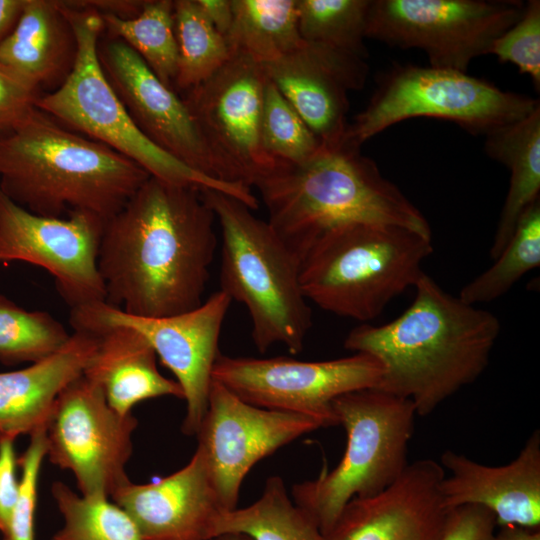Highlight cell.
<instances>
[{"mask_svg":"<svg viewBox=\"0 0 540 540\" xmlns=\"http://www.w3.org/2000/svg\"><path fill=\"white\" fill-rule=\"evenodd\" d=\"M494 540H540V528L517 525L500 526Z\"/></svg>","mask_w":540,"mask_h":540,"instance_id":"42","label":"cell"},{"mask_svg":"<svg viewBox=\"0 0 540 540\" xmlns=\"http://www.w3.org/2000/svg\"><path fill=\"white\" fill-rule=\"evenodd\" d=\"M494 263L461 289L459 298L477 305L506 294L526 273L540 265V200L519 219Z\"/></svg>","mask_w":540,"mask_h":540,"instance_id":"30","label":"cell"},{"mask_svg":"<svg viewBox=\"0 0 540 540\" xmlns=\"http://www.w3.org/2000/svg\"><path fill=\"white\" fill-rule=\"evenodd\" d=\"M41 95L37 88L0 63V135L33 110Z\"/></svg>","mask_w":540,"mask_h":540,"instance_id":"37","label":"cell"},{"mask_svg":"<svg viewBox=\"0 0 540 540\" xmlns=\"http://www.w3.org/2000/svg\"><path fill=\"white\" fill-rule=\"evenodd\" d=\"M414 289L401 315L383 325L353 328L344 347L378 359L383 375L376 388L409 399L417 415L427 416L484 372L500 322L424 272Z\"/></svg>","mask_w":540,"mask_h":540,"instance_id":"2","label":"cell"},{"mask_svg":"<svg viewBox=\"0 0 540 540\" xmlns=\"http://www.w3.org/2000/svg\"><path fill=\"white\" fill-rule=\"evenodd\" d=\"M200 189L150 176L105 223L97 256L105 303L149 318L201 305L218 241Z\"/></svg>","mask_w":540,"mask_h":540,"instance_id":"1","label":"cell"},{"mask_svg":"<svg viewBox=\"0 0 540 540\" xmlns=\"http://www.w3.org/2000/svg\"><path fill=\"white\" fill-rule=\"evenodd\" d=\"M72 26L77 53L73 68L54 91L42 94L36 107L79 134L105 144L161 180L214 189L250 209L258 200L250 187L212 179L180 162L147 138L136 126L105 76L98 58L104 32L102 16L94 9L62 1Z\"/></svg>","mask_w":540,"mask_h":540,"instance_id":"7","label":"cell"},{"mask_svg":"<svg viewBox=\"0 0 540 540\" xmlns=\"http://www.w3.org/2000/svg\"><path fill=\"white\" fill-rule=\"evenodd\" d=\"M523 7L518 0H371L366 38L420 49L431 67L467 72Z\"/></svg>","mask_w":540,"mask_h":540,"instance_id":"10","label":"cell"},{"mask_svg":"<svg viewBox=\"0 0 540 540\" xmlns=\"http://www.w3.org/2000/svg\"><path fill=\"white\" fill-rule=\"evenodd\" d=\"M97 335L76 330L56 353L28 367L0 372V440L45 430L61 391L83 374Z\"/></svg>","mask_w":540,"mask_h":540,"instance_id":"22","label":"cell"},{"mask_svg":"<svg viewBox=\"0 0 540 540\" xmlns=\"http://www.w3.org/2000/svg\"><path fill=\"white\" fill-rule=\"evenodd\" d=\"M51 493L63 518L51 540H143L131 517L109 498L77 494L61 481Z\"/></svg>","mask_w":540,"mask_h":540,"instance_id":"31","label":"cell"},{"mask_svg":"<svg viewBox=\"0 0 540 540\" xmlns=\"http://www.w3.org/2000/svg\"><path fill=\"white\" fill-rule=\"evenodd\" d=\"M25 0H0V44L16 25Z\"/></svg>","mask_w":540,"mask_h":540,"instance_id":"41","label":"cell"},{"mask_svg":"<svg viewBox=\"0 0 540 540\" xmlns=\"http://www.w3.org/2000/svg\"><path fill=\"white\" fill-rule=\"evenodd\" d=\"M98 58L115 93L147 138L193 170L232 183L184 99L162 83L131 47L108 38L99 42Z\"/></svg>","mask_w":540,"mask_h":540,"instance_id":"17","label":"cell"},{"mask_svg":"<svg viewBox=\"0 0 540 540\" xmlns=\"http://www.w3.org/2000/svg\"><path fill=\"white\" fill-rule=\"evenodd\" d=\"M445 469L432 459L409 463L378 495L354 498L342 510L329 540H438L447 517L440 494Z\"/></svg>","mask_w":540,"mask_h":540,"instance_id":"19","label":"cell"},{"mask_svg":"<svg viewBox=\"0 0 540 540\" xmlns=\"http://www.w3.org/2000/svg\"><path fill=\"white\" fill-rule=\"evenodd\" d=\"M111 499L131 517L143 540H211L213 525L225 512L198 448L176 472L146 484L129 479Z\"/></svg>","mask_w":540,"mask_h":540,"instance_id":"20","label":"cell"},{"mask_svg":"<svg viewBox=\"0 0 540 540\" xmlns=\"http://www.w3.org/2000/svg\"><path fill=\"white\" fill-rule=\"evenodd\" d=\"M486 154L510 171L509 188L489 251L495 259L524 212L540 200V106L485 136Z\"/></svg>","mask_w":540,"mask_h":540,"instance_id":"25","label":"cell"},{"mask_svg":"<svg viewBox=\"0 0 540 540\" xmlns=\"http://www.w3.org/2000/svg\"><path fill=\"white\" fill-rule=\"evenodd\" d=\"M432 236L404 227L349 223L322 234L300 265L304 296L325 311L366 323L414 287Z\"/></svg>","mask_w":540,"mask_h":540,"instance_id":"6","label":"cell"},{"mask_svg":"<svg viewBox=\"0 0 540 540\" xmlns=\"http://www.w3.org/2000/svg\"><path fill=\"white\" fill-rule=\"evenodd\" d=\"M90 333L98 343L83 374L102 389L116 412L130 414L139 402L162 396L184 399L177 381L160 373L154 349L138 331L112 326Z\"/></svg>","mask_w":540,"mask_h":540,"instance_id":"24","label":"cell"},{"mask_svg":"<svg viewBox=\"0 0 540 540\" xmlns=\"http://www.w3.org/2000/svg\"><path fill=\"white\" fill-rule=\"evenodd\" d=\"M138 421L110 407L102 389L81 374L58 395L45 435L48 460L70 471L81 495L111 498L129 480Z\"/></svg>","mask_w":540,"mask_h":540,"instance_id":"12","label":"cell"},{"mask_svg":"<svg viewBox=\"0 0 540 540\" xmlns=\"http://www.w3.org/2000/svg\"><path fill=\"white\" fill-rule=\"evenodd\" d=\"M257 187L268 223L302 261L328 230L349 223L404 227L432 236L422 212L360 149L322 147L301 165L281 164Z\"/></svg>","mask_w":540,"mask_h":540,"instance_id":"4","label":"cell"},{"mask_svg":"<svg viewBox=\"0 0 540 540\" xmlns=\"http://www.w3.org/2000/svg\"><path fill=\"white\" fill-rule=\"evenodd\" d=\"M489 54L511 63L540 88V1L524 3L520 17L492 44Z\"/></svg>","mask_w":540,"mask_h":540,"instance_id":"35","label":"cell"},{"mask_svg":"<svg viewBox=\"0 0 540 540\" xmlns=\"http://www.w3.org/2000/svg\"><path fill=\"white\" fill-rule=\"evenodd\" d=\"M200 191L221 229L220 290L247 308L255 347L264 353L282 344L300 353L312 326L300 260L246 204L214 189Z\"/></svg>","mask_w":540,"mask_h":540,"instance_id":"5","label":"cell"},{"mask_svg":"<svg viewBox=\"0 0 540 540\" xmlns=\"http://www.w3.org/2000/svg\"><path fill=\"white\" fill-rule=\"evenodd\" d=\"M441 466L449 471L440 484L444 508L479 505L490 510L497 526L540 528V431L528 437L515 459L502 466L479 463L446 450Z\"/></svg>","mask_w":540,"mask_h":540,"instance_id":"21","label":"cell"},{"mask_svg":"<svg viewBox=\"0 0 540 540\" xmlns=\"http://www.w3.org/2000/svg\"><path fill=\"white\" fill-rule=\"evenodd\" d=\"M383 366L366 353L325 361L289 357L218 356L212 379L243 401L270 410L306 415L323 427L338 425L333 401L346 393L378 387Z\"/></svg>","mask_w":540,"mask_h":540,"instance_id":"11","label":"cell"},{"mask_svg":"<svg viewBox=\"0 0 540 540\" xmlns=\"http://www.w3.org/2000/svg\"><path fill=\"white\" fill-rule=\"evenodd\" d=\"M267 76L246 56L233 54L184 101L232 183L256 186L281 163L264 150L261 118Z\"/></svg>","mask_w":540,"mask_h":540,"instance_id":"14","label":"cell"},{"mask_svg":"<svg viewBox=\"0 0 540 540\" xmlns=\"http://www.w3.org/2000/svg\"><path fill=\"white\" fill-rule=\"evenodd\" d=\"M65 327L43 311H27L0 295V362L41 361L69 340Z\"/></svg>","mask_w":540,"mask_h":540,"instance_id":"33","label":"cell"},{"mask_svg":"<svg viewBox=\"0 0 540 540\" xmlns=\"http://www.w3.org/2000/svg\"><path fill=\"white\" fill-rule=\"evenodd\" d=\"M371 0H297L303 41L367 58L364 45Z\"/></svg>","mask_w":540,"mask_h":540,"instance_id":"32","label":"cell"},{"mask_svg":"<svg viewBox=\"0 0 540 540\" xmlns=\"http://www.w3.org/2000/svg\"><path fill=\"white\" fill-rule=\"evenodd\" d=\"M223 533H243L252 540H329L294 503L280 476L267 478L261 496L250 505L221 513L212 538Z\"/></svg>","mask_w":540,"mask_h":540,"instance_id":"27","label":"cell"},{"mask_svg":"<svg viewBox=\"0 0 540 540\" xmlns=\"http://www.w3.org/2000/svg\"><path fill=\"white\" fill-rule=\"evenodd\" d=\"M232 7L233 22L226 36L231 55L264 66L302 44L297 0H232Z\"/></svg>","mask_w":540,"mask_h":540,"instance_id":"26","label":"cell"},{"mask_svg":"<svg viewBox=\"0 0 540 540\" xmlns=\"http://www.w3.org/2000/svg\"><path fill=\"white\" fill-rule=\"evenodd\" d=\"M151 175L103 143L68 130L37 107L0 135V189L29 212H85L105 223Z\"/></svg>","mask_w":540,"mask_h":540,"instance_id":"3","label":"cell"},{"mask_svg":"<svg viewBox=\"0 0 540 540\" xmlns=\"http://www.w3.org/2000/svg\"><path fill=\"white\" fill-rule=\"evenodd\" d=\"M231 303V298L219 290L193 310L149 318L99 302L71 309L70 323L73 331L94 332L112 326L138 331L174 374L183 391L186 415L182 432L196 435L207 410L212 371L220 355L219 337Z\"/></svg>","mask_w":540,"mask_h":540,"instance_id":"13","label":"cell"},{"mask_svg":"<svg viewBox=\"0 0 540 540\" xmlns=\"http://www.w3.org/2000/svg\"><path fill=\"white\" fill-rule=\"evenodd\" d=\"M332 407L347 435L345 452L334 469L291 490L326 536L352 499L378 495L401 476L417 416L409 399L378 388L343 394Z\"/></svg>","mask_w":540,"mask_h":540,"instance_id":"8","label":"cell"},{"mask_svg":"<svg viewBox=\"0 0 540 540\" xmlns=\"http://www.w3.org/2000/svg\"><path fill=\"white\" fill-rule=\"evenodd\" d=\"M211 540H252L248 535L243 533H223Z\"/></svg>","mask_w":540,"mask_h":540,"instance_id":"43","label":"cell"},{"mask_svg":"<svg viewBox=\"0 0 540 540\" xmlns=\"http://www.w3.org/2000/svg\"><path fill=\"white\" fill-rule=\"evenodd\" d=\"M539 106L538 99L504 91L467 72L398 65L380 76L368 104L348 124L343 144L360 149L388 127L416 117L452 121L486 136Z\"/></svg>","mask_w":540,"mask_h":540,"instance_id":"9","label":"cell"},{"mask_svg":"<svg viewBox=\"0 0 540 540\" xmlns=\"http://www.w3.org/2000/svg\"><path fill=\"white\" fill-rule=\"evenodd\" d=\"M178 46L174 88L189 91L216 73L231 58L226 39L213 27L197 0L173 1Z\"/></svg>","mask_w":540,"mask_h":540,"instance_id":"29","label":"cell"},{"mask_svg":"<svg viewBox=\"0 0 540 540\" xmlns=\"http://www.w3.org/2000/svg\"><path fill=\"white\" fill-rule=\"evenodd\" d=\"M263 70L324 147L343 143L348 92L362 89L366 58L303 41Z\"/></svg>","mask_w":540,"mask_h":540,"instance_id":"18","label":"cell"},{"mask_svg":"<svg viewBox=\"0 0 540 540\" xmlns=\"http://www.w3.org/2000/svg\"><path fill=\"white\" fill-rule=\"evenodd\" d=\"M213 27L226 39L233 22L232 0H197Z\"/></svg>","mask_w":540,"mask_h":540,"instance_id":"40","label":"cell"},{"mask_svg":"<svg viewBox=\"0 0 540 540\" xmlns=\"http://www.w3.org/2000/svg\"><path fill=\"white\" fill-rule=\"evenodd\" d=\"M46 430V429H45ZM45 430L30 436L24 453L17 459L21 467L20 489L3 540H35L34 523L38 482L42 462L47 454Z\"/></svg>","mask_w":540,"mask_h":540,"instance_id":"36","label":"cell"},{"mask_svg":"<svg viewBox=\"0 0 540 540\" xmlns=\"http://www.w3.org/2000/svg\"><path fill=\"white\" fill-rule=\"evenodd\" d=\"M17 458L13 439L0 440V532L8 526L16 505L20 484L16 476Z\"/></svg>","mask_w":540,"mask_h":540,"instance_id":"39","label":"cell"},{"mask_svg":"<svg viewBox=\"0 0 540 540\" xmlns=\"http://www.w3.org/2000/svg\"><path fill=\"white\" fill-rule=\"evenodd\" d=\"M104 225L85 212L65 218L33 214L0 189V262L18 260L44 268L71 309L105 302L97 266Z\"/></svg>","mask_w":540,"mask_h":540,"instance_id":"16","label":"cell"},{"mask_svg":"<svg viewBox=\"0 0 540 540\" xmlns=\"http://www.w3.org/2000/svg\"><path fill=\"white\" fill-rule=\"evenodd\" d=\"M262 144L275 161L301 165L314 158L323 145L298 112L268 78L264 88Z\"/></svg>","mask_w":540,"mask_h":540,"instance_id":"34","label":"cell"},{"mask_svg":"<svg viewBox=\"0 0 540 540\" xmlns=\"http://www.w3.org/2000/svg\"><path fill=\"white\" fill-rule=\"evenodd\" d=\"M109 38L122 40L147 64L166 86L174 90L178 69V46L174 28L173 1H144L141 11L124 19L101 14Z\"/></svg>","mask_w":540,"mask_h":540,"instance_id":"28","label":"cell"},{"mask_svg":"<svg viewBox=\"0 0 540 540\" xmlns=\"http://www.w3.org/2000/svg\"><path fill=\"white\" fill-rule=\"evenodd\" d=\"M494 514L479 505H462L447 512L438 540H494L497 528Z\"/></svg>","mask_w":540,"mask_h":540,"instance_id":"38","label":"cell"},{"mask_svg":"<svg viewBox=\"0 0 540 540\" xmlns=\"http://www.w3.org/2000/svg\"><path fill=\"white\" fill-rule=\"evenodd\" d=\"M76 53L62 1L25 0L16 25L0 44V63L39 91L52 92L70 74Z\"/></svg>","mask_w":540,"mask_h":540,"instance_id":"23","label":"cell"},{"mask_svg":"<svg viewBox=\"0 0 540 540\" xmlns=\"http://www.w3.org/2000/svg\"><path fill=\"white\" fill-rule=\"evenodd\" d=\"M321 427L306 415L249 404L213 380L196 435L223 510L237 508L241 484L257 462Z\"/></svg>","mask_w":540,"mask_h":540,"instance_id":"15","label":"cell"}]
</instances>
